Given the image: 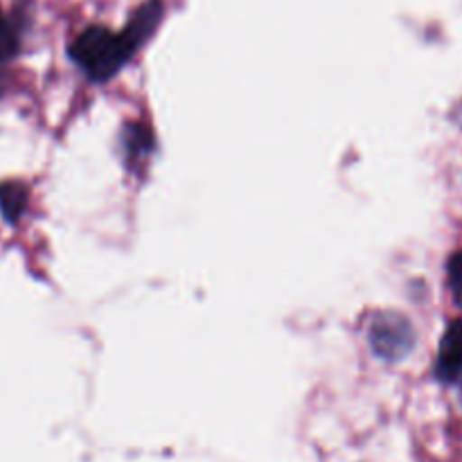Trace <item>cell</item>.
Segmentation results:
<instances>
[{
    "mask_svg": "<svg viewBox=\"0 0 462 462\" xmlns=\"http://www.w3.org/2000/svg\"><path fill=\"white\" fill-rule=\"evenodd\" d=\"M447 280H449L454 305L462 311V248L451 253L449 260H447Z\"/></svg>",
    "mask_w": 462,
    "mask_h": 462,
    "instance_id": "7",
    "label": "cell"
},
{
    "mask_svg": "<svg viewBox=\"0 0 462 462\" xmlns=\"http://www.w3.org/2000/svg\"><path fill=\"white\" fill-rule=\"evenodd\" d=\"M456 117H458V122H460V126H462V99H460L458 106H456Z\"/></svg>",
    "mask_w": 462,
    "mask_h": 462,
    "instance_id": "8",
    "label": "cell"
},
{
    "mask_svg": "<svg viewBox=\"0 0 462 462\" xmlns=\"http://www.w3.org/2000/svg\"><path fill=\"white\" fill-rule=\"evenodd\" d=\"M122 138H125V152H126V158H129V162L144 161V158L152 153L153 135L144 125L131 122V125L125 129V135H122Z\"/></svg>",
    "mask_w": 462,
    "mask_h": 462,
    "instance_id": "5",
    "label": "cell"
},
{
    "mask_svg": "<svg viewBox=\"0 0 462 462\" xmlns=\"http://www.w3.org/2000/svg\"><path fill=\"white\" fill-rule=\"evenodd\" d=\"M162 16H165L162 0H144L134 9L120 32H113L104 25L86 27L68 45V57L93 81H108L152 39Z\"/></svg>",
    "mask_w": 462,
    "mask_h": 462,
    "instance_id": "1",
    "label": "cell"
},
{
    "mask_svg": "<svg viewBox=\"0 0 462 462\" xmlns=\"http://www.w3.org/2000/svg\"><path fill=\"white\" fill-rule=\"evenodd\" d=\"M27 208V189L23 183L9 180L0 185V212L9 224H16Z\"/></svg>",
    "mask_w": 462,
    "mask_h": 462,
    "instance_id": "6",
    "label": "cell"
},
{
    "mask_svg": "<svg viewBox=\"0 0 462 462\" xmlns=\"http://www.w3.org/2000/svg\"><path fill=\"white\" fill-rule=\"evenodd\" d=\"M27 25V5H16L12 14L3 12L0 5V63L18 54L23 43V32Z\"/></svg>",
    "mask_w": 462,
    "mask_h": 462,
    "instance_id": "4",
    "label": "cell"
},
{
    "mask_svg": "<svg viewBox=\"0 0 462 462\" xmlns=\"http://www.w3.org/2000/svg\"><path fill=\"white\" fill-rule=\"evenodd\" d=\"M433 377L438 383L454 388L462 397V319L449 320L438 346Z\"/></svg>",
    "mask_w": 462,
    "mask_h": 462,
    "instance_id": "3",
    "label": "cell"
},
{
    "mask_svg": "<svg viewBox=\"0 0 462 462\" xmlns=\"http://www.w3.org/2000/svg\"><path fill=\"white\" fill-rule=\"evenodd\" d=\"M368 341L374 355L388 364H400L418 346V332L409 316L400 311H379L368 329Z\"/></svg>",
    "mask_w": 462,
    "mask_h": 462,
    "instance_id": "2",
    "label": "cell"
}]
</instances>
